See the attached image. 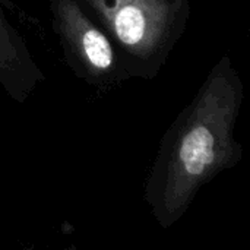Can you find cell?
<instances>
[{
  "label": "cell",
  "instance_id": "3",
  "mask_svg": "<svg viewBox=\"0 0 250 250\" xmlns=\"http://www.w3.org/2000/svg\"><path fill=\"white\" fill-rule=\"evenodd\" d=\"M56 19L64 42L89 75L95 78L113 75L116 54L108 38L73 0L56 1Z\"/></svg>",
  "mask_w": 250,
  "mask_h": 250
},
{
  "label": "cell",
  "instance_id": "1",
  "mask_svg": "<svg viewBox=\"0 0 250 250\" xmlns=\"http://www.w3.org/2000/svg\"><path fill=\"white\" fill-rule=\"evenodd\" d=\"M242 98L239 75L224 57L173 127L151 177L148 201L163 227L176 223L204 185L240 160L233 130Z\"/></svg>",
  "mask_w": 250,
  "mask_h": 250
},
{
  "label": "cell",
  "instance_id": "2",
  "mask_svg": "<svg viewBox=\"0 0 250 250\" xmlns=\"http://www.w3.org/2000/svg\"><path fill=\"white\" fill-rule=\"evenodd\" d=\"M117 42L139 59L154 56L166 42L174 7L168 0H86Z\"/></svg>",
  "mask_w": 250,
  "mask_h": 250
},
{
  "label": "cell",
  "instance_id": "4",
  "mask_svg": "<svg viewBox=\"0 0 250 250\" xmlns=\"http://www.w3.org/2000/svg\"><path fill=\"white\" fill-rule=\"evenodd\" d=\"M19 63V53L12 41L9 26L1 18L0 13V75H4V72L13 69Z\"/></svg>",
  "mask_w": 250,
  "mask_h": 250
}]
</instances>
